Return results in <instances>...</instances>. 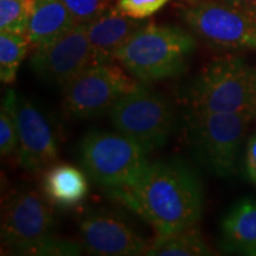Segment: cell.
<instances>
[{
	"label": "cell",
	"mask_w": 256,
	"mask_h": 256,
	"mask_svg": "<svg viewBox=\"0 0 256 256\" xmlns=\"http://www.w3.org/2000/svg\"><path fill=\"white\" fill-rule=\"evenodd\" d=\"M108 194L146 220L159 235L196 226L203 211V190L196 172L178 159L148 164L136 183Z\"/></svg>",
	"instance_id": "1"
},
{
	"label": "cell",
	"mask_w": 256,
	"mask_h": 256,
	"mask_svg": "<svg viewBox=\"0 0 256 256\" xmlns=\"http://www.w3.org/2000/svg\"><path fill=\"white\" fill-rule=\"evenodd\" d=\"M196 49V40L184 28L146 23L118 51L114 60L139 81H159L180 75Z\"/></svg>",
	"instance_id": "2"
},
{
	"label": "cell",
	"mask_w": 256,
	"mask_h": 256,
	"mask_svg": "<svg viewBox=\"0 0 256 256\" xmlns=\"http://www.w3.org/2000/svg\"><path fill=\"white\" fill-rule=\"evenodd\" d=\"M185 101L188 110L256 113V66L238 56L216 57L190 83Z\"/></svg>",
	"instance_id": "3"
},
{
	"label": "cell",
	"mask_w": 256,
	"mask_h": 256,
	"mask_svg": "<svg viewBox=\"0 0 256 256\" xmlns=\"http://www.w3.org/2000/svg\"><path fill=\"white\" fill-rule=\"evenodd\" d=\"M255 118V112L188 110V140L198 158L211 172L222 177L230 176L236 171L243 139Z\"/></svg>",
	"instance_id": "4"
},
{
	"label": "cell",
	"mask_w": 256,
	"mask_h": 256,
	"mask_svg": "<svg viewBox=\"0 0 256 256\" xmlns=\"http://www.w3.org/2000/svg\"><path fill=\"white\" fill-rule=\"evenodd\" d=\"M146 154L139 144L119 132L92 130L78 146L80 162L86 174L108 190L136 183L150 164Z\"/></svg>",
	"instance_id": "5"
},
{
	"label": "cell",
	"mask_w": 256,
	"mask_h": 256,
	"mask_svg": "<svg viewBox=\"0 0 256 256\" xmlns=\"http://www.w3.org/2000/svg\"><path fill=\"white\" fill-rule=\"evenodd\" d=\"M116 132L139 144L147 153L168 142L174 126V110L168 98L140 83L110 110Z\"/></svg>",
	"instance_id": "6"
},
{
	"label": "cell",
	"mask_w": 256,
	"mask_h": 256,
	"mask_svg": "<svg viewBox=\"0 0 256 256\" xmlns=\"http://www.w3.org/2000/svg\"><path fill=\"white\" fill-rule=\"evenodd\" d=\"M180 14L192 32L211 46L256 50V16L226 0H197Z\"/></svg>",
	"instance_id": "7"
},
{
	"label": "cell",
	"mask_w": 256,
	"mask_h": 256,
	"mask_svg": "<svg viewBox=\"0 0 256 256\" xmlns=\"http://www.w3.org/2000/svg\"><path fill=\"white\" fill-rule=\"evenodd\" d=\"M140 83L113 64H92L63 87V112L70 119L96 116Z\"/></svg>",
	"instance_id": "8"
},
{
	"label": "cell",
	"mask_w": 256,
	"mask_h": 256,
	"mask_svg": "<svg viewBox=\"0 0 256 256\" xmlns=\"http://www.w3.org/2000/svg\"><path fill=\"white\" fill-rule=\"evenodd\" d=\"M55 226V212L46 200L31 188H19L8 198L2 210V247L12 254L34 255L54 236Z\"/></svg>",
	"instance_id": "9"
},
{
	"label": "cell",
	"mask_w": 256,
	"mask_h": 256,
	"mask_svg": "<svg viewBox=\"0 0 256 256\" xmlns=\"http://www.w3.org/2000/svg\"><path fill=\"white\" fill-rule=\"evenodd\" d=\"M92 64L94 55L84 24H76L48 46L34 49L30 60L32 72L57 87H64Z\"/></svg>",
	"instance_id": "10"
},
{
	"label": "cell",
	"mask_w": 256,
	"mask_h": 256,
	"mask_svg": "<svg viewBox=\"0 0 256 256\" xmlns=\"http://www.w3.org/2000/svg\"><path fill=\"white\" fill-rule=\"evenodd\" d=\"M19 164L30 172L46 170L56 162L58 146L52 127L34 102L19 98L17 104Z\"/></svg>",
	"instance_id": "11"
},
{
	"label": "cell",
	"mask_w": 256,
	"mask_h": 256,
	"mask_svg": "<svg viewBox=\"0 0 256 256\" xmlns=\"http://www.w3.org/2000/svg\"><path fill=\"white\" fill-rule=\"evenodd\" d=\"M86 252L101 256L145 255L148 241L124 220L104 211H90L78 224Z\"/></svg>",
	"instance_id": "12"
},
{
	"label": "cell",
	"mask_w": 256,
	"mask_h": 256,
	"mask_svg": "<svg viewBox=\"0 0 256 256\" xmlns=\"http://www.w3.org/2000/svg\"><path fill=\"white\" fill-rule=\"evenodd\" d=\"M145 24L144 19L128 17L115 6L87 24L95 64L113 62L118 51Z\"/></svg>",
	"instance_id": "13"
},
{
	"label": "cell",
	"mask_w": 256,
	"mask_h": 256,
	"mask_svg": "<svg viewBox=\"0 0 256 256\" xmlns=\"http://www.w3.org/2000/svg\"><path fill=\"white\" fill-rule=\"evenodd\" d=\"M220 234L226 249L256 256V200L236 203L223 218Z\"/></svg>",
	"instance_id": "14"
},
{
	"label": "cell",
	"mask_w": 256,
	"mask_h": 256,
	"mask_svg": "<svg viewBox=\"0 0 256 256\" xmlns=\"http://www.w3.org/2000/svg\"><path fill=\"white\" fill-rule=\"evenodd\" d=\"M76 25L62 0H37L26 36L38 49L54 42Z\"/></svg>",
	"instance_id": "15"
},
{
	"label": "cell",
	"mask_w": 256,
	"mask_h": 256,
	"mask_svg": "<svg viewBox=\"0 0 256 256\" xmlns=\"http://www.w3.org/2000/svg\"><path fill=\"white\" fill-rule=\"evenodd\" d=\"M46 196L55 206L70 208L81 203L88 194L84 172L68 164L50 166L43 178Z\"/></svg>",
	"instance_id": "16"
},
{
	"label": "cell",
	"mask_w": 256,
	"mask_h": 256,
	"mask_svg": "<svg viewBox=\"0 0 256 256\" xmlns=\"http://www.w3.org/2000/svg\"><path fill=\"white\" fill-rule=\"evenodd\" d=\"M211 249L197 229L159 235L148 242L145 255L150 256H200L210 255Z\"/></svg>",
	"instance_id": "17"
},
{
	"label": "cell",
	"mask_w": 256,
	"mask_h": 256,
	"mask_svg": "<svg viewBox=\"0 0 256 256\" xmlns=\"http://www.w3.org/2000/svg\"><path fill=\"white\" fill-rule=\"evenodd\" d=\"M31 48L26 34H0V78L5 84H11L17 78L22 62Z\"/></svg>",
	"instance_id": "18"
},
{
	"label": "cell",
	"mask_w": 256,
	"mask_h": 256,
	"mask_svg": "<svg viewBox=\"0 0 256 256\" xmlns=\"http://www.w3.org/2000/svg\"><path fill=\"white\" fill-rule=\"evenodd\" d=\"M37 0H0V31L26 34Z\"/></svg>",
	"instance_id": "19"
},
{
	"label": "cell",
	"mask_w": 256,
	"mask_h": 256,
	"mask_svg": "<svg viewBox=\"0 0 256 256\" xmlns=\"http://www.w3.org/2000/svg\"><path fill=\"white\" fill-rule=\"evenodd\" d=\"M17 104V94L10 89L2 98L0 112V152L2 156L14 154L18 150Z\"/></svg>",
	"instance_id": "20"
},
{
	"label": "cell",
	"mask_w": 256,
	"mask_h": 256,
	"mask_svg": "<svg viewBox=\"0 0 256 256\" xmlns=\"http://www.w3.org/2000/svg\"><path fill=\"white\" fill-rule=\"evenodd\" d=\"M76 24L87 25L110 8L112 0H62Z\"/></svg>",
	"instance_id": "21"
},
{
	"label": "cell",
	"mask_w": 256,
	"mask_h": 256,
	"mask_svg": "<svg viewBox=\"0 0 256 256\" xmlns=\"http://www.w3.org/2000/svg\"><path fill=\"white\" fill-rule=\"evenodd\" d=\"M168 0H116V8L121 14L136 19L151 17L168 4Z\"/></svg>",
	"instance_id": "22"
},
{
	"label": "cell",
	"mask_w": 256,
	"mask_h": 256,
	"mask_svg": "<svg viewBox=\"0 0 256 256\" xmlns=\"http://www.w3.org/2000/svg\"><path fill=\"white\" fill-rule=\"evenodd\" d=\"M83 250L82 244L72 241V240L60 238H56L55 235L48 238L46 242L42 243L34 255H52V256H60V255H80Z\"/></svg>",
	"instance_id": "23"
},
{
	"label": "cell",
	"mask_w": 256,
	"mask_h": 256,
	"mask_svg": "<svg viewBox=\"0 0 256 256\" xmlns=\"http://www.w3.org/2000/svg\"><path fill=\"white\" fill-rule=\"evenodd\" d=\"M244 168L248 178L256 186V133L249 138L246 146Z\"/></svg>",
	"instance_id": "24"
},
{
	"label": "cell",
	"mask_w": 256,
	"mask_h": 256,
	"mask_svg": "<svg viewBox=\"0 0 256 256\" xmlns=\"http://www.w3.org/2000/svg\"><path fill=\"white\" fill-rule=\"evenodd\" d=\"M226 2L256 16V0H226Z\"/></svg>",
	"instance_id": "25"
},
{
	"label": "cell",
	"mask_w": 256,
	"mask_h": 256,
	"mask_svg": "<svg viewBox=\"0 0 256 256\" xmlns=\"http://www.w3.org/2000/svg\"><path fill=\"white\" fill-rule=\"evenodd\" d=\"M188 2H197V0H186Z\"/></svg>",
	"instance_id": "26"
}]
</instances>
